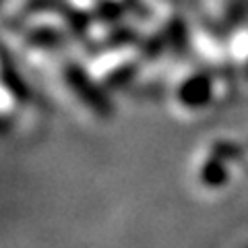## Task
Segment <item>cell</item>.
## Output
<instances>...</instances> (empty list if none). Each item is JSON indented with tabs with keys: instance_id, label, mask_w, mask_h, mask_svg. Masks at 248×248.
<instances>
[{
	"instance_id": "cell-1",
	"label": "cell",
	"mask_w": 248,
	"mask_h": 248,
	"mask_svg": "<svg viewBox=\"0 0 248 248\" xmlns=\"http://www.w3.org/2000/svg\"><path fill=\"white\" fill-rule=\"evenodd\" d=\"M217 102V89L205 75H192L178 85L176 104L186 112H197Z\"/></svg>"
}]
</instances>
